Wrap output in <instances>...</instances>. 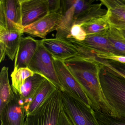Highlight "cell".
Instances as JSON below:
<instances>
[{"instance_id": "cell-1", "label": "cell", "mask_w": 125, "mask_h": 125, "mask_svg": "<svg viewBox=\"0 0 125 125\" xmlns=\"http://www.w3.org/2000/svg\"><path fill=\"white\" fill-rule=\"evenodd\" d=\"M63 61L90 99L93 110L117 117L102 90L99 76L101 64L95 60L76 56Z\"/></svg>"}, {"instance_id": "cell-2", "label": "cell", "mask_w": 125, "mask_h": 125, "mask_svg": "<svg viewBox=\"0 0 125 125\" xmlns=\"http://www.w3.org/2000/svg\"><path fill=\"white\" fill-rule=\"evenodd\" d=\"M93 0H61L60 13L61 17L56 30V38L65 39L69 35L70 30L74 24H83L106 17L107 9L103 4L94 3Z\"/></svg>"}, {"instance_id": "cell-3", "label": "cell", "mask_w": 125, "mask_h": 125, "mask_svg": "<svg viewBox=\"0 0 125 125\" xmlns=\"http://www.w3.org/2000/svg\"><path fill=\"white\" fill-rule=\"evenodd\" d=\"M99 76L107 102L116 113L117 117L125 119V77L102 64Z\"/></svg>"}, {"instance_id": "cell-4", "label": "cell", "mask_w": 125, "mask_h": 125, "mask_svg": "<svg viewBox=\"0 0 125 125\" xmlns=\"http://www.w3.org/2000/svg\"><path fill=\"white\" fill-rule=\"evenodd\" d=\"M63 108L61 91L58 88L37 109L26 116L24 125H58Z\"/></svg>"}, {"instance_id": "cell-5", "label": "cell", "mask_w": 125, "mask_h": 125, "mask_svg": "<svg viewBox=\"0 0 125 125\" xmlns=\"http://www.w3.org/2000/svg\"><path fill=\"white\" fill-rule=\"evenodd\" d=\"M61 94L63 108L75 125H99L91 107L66 91Z\"/></svg>"}, {"instance_id": "cell-6", "label": "cell", "mask_w": 125, "mask_h": 125, "mask_svg": "<svg viewBox=\"0 0 125 125\" xmlns=\"http://www.w3.org/2000/svg\"><path fill=\"white\" fill-rule=\"evenodd\" d=\"M28 68L34 73L43 75L61 91L63 90L56 73L53 57L43 46L41 41Z\"/></svg>"}, {"instance_id": "cell-7", "label": "cell", "mask_w": 125, "mask_h": 125, "mask_svg": "<svg viewBox=\"0 0 125 125\" xmlns=\"http://www.w3.org/2000/svg\"><path fill=\"white\" fill-rule=\"evenodd\" d=\"M56 73L63 90L92 108V104L79 83L63 61L53 58Z\"/></svg>"}, {"instance_id": "cell-8", "label": "cell", "mask_w": 125, "mask_h": 125, "mask_svg": "<svg viewBox=\"0 0 125 125\" xmlns=\"http://www.w3.org/2000/svg\"><path fill=\"white\" fill-rule=\"evenodd\" d=\"M0 27L24 33L20 0H0Z\"/></svg>"}, {"instance_id": "cell-9", "label": "cell", "mask_w": 125, "mask_h": 125, "mask_svg": "<svg viewBox=\"0 0 125 125\" xmlns=\"http://www.w3.org/2000/svg\"><path fill=\"white\" fill-rule=\"evenodd\" d=\"M23 28L49 14L48 0H20Z\"/></svg>"}, {"instance_id": "cell-10", "label": "cell", "mask_w": 125, "mask_h": 125, "mask_svg": "<svg viewBox=\"0 0 125 125\" xmlns=\"http://www.w3.org/2000/svg\"><path fill=\"white\" fill-rule=\"evenodd\" d=\"M61 17L59 13L49 14L37 21L24 27L23 32L33 37L46 39L48 33L57 30Z\"/></svg>"}, {"instance_id": "cell-11", "label": "cell", "mask_w": 125, "mask_h": 125, "mask_svg": "<svg viewBox=\"0 0 125 125\" xmlns=\"http://www.w3.org/2000/svg\"><path fill=\"white\" fill-rule=\"evenodd\" d=\"M23 33L20 31H8L0 27V62L4 61L6 55L11 60L15 59Z\"/></svg>"}, {"instance_id": "cell-12", "label": "cell", "mask_w": 125, "mask_h": 125, "mask_svg": "<svg viewBox=\"0 0 125 125\" xmlns=\"http://www.w3.org/2000/svg\"><path fill=\"white\" fill-rule=\"evenodd\" d=\"M44 48L54 59L64 61L77 55L73 46L69 42L60 39H46L41 40Z\"/></svg>"}, {"instance_id": "cell-13", "label": "cell", "mask_w": 125, "mask_h": 125, "mask_svg": "<svg viewBox=\"0 0 125 125\" xmlns=\"http://www.w3.org/2000/svg\"><path fill=\"white\" fill-rule=\"evenodd\" d=\"M26 113L18 95L0 112L1 125H24Z\"/></svg>"}, {"instance_id": "cell-14", "label": "cell", "mask_w": 125, "mask_h": 125, "mask_svg": "<svg viewBox=\"0 0 125 125\" xmlns=\"http://www.w3.org/2000/svg\"><path fill=\"white\" fill-rule=\"evenodd\" d=\"M39 42L31 36L21 38L14 59V70L28 67L37 50Z\"/></svg>"}, {"instance_id": "cell-15", "label": "cell", "mask_w": 125, "mask_h": 125, "mask_svg": "<svg viewBox=\"0 0 125 125\" xmlns=\"http://www.w3.org/2000/svg\"><path fill=\"white\" fill-rule=\"evenodd\" d=\"M107 9L106 18L110 26L125 29V0H101Z\"/></svg>"}, {"instance_id": "cell-16", "label": "cell", "mask_w": 125, "mask_h": 125, "mask_svg": "<svg viewBox=\"0 0 125 125\" xmlns=\"http://www.w3.org/2000/svg\"><path fill=\"white\" fill-rule=\"evenodd\" d=\"M107 31L87 35L84 41L81 42L89 48L96 51L99 54H111L124 56L115 49L110 43L107 38Z\"/></svg>"}, {"instance_id": "cell-17", "label": "cell", "mask_w": 125, "mask_h": 125, "mask_svg": "<svg viewBox=\"0 0 125 125\" xmlns=\"http://www.w3.org/2000/svg\"><path fill=\"white\" fill-rule=\"evenodd\" d=\"M57 89V88L54 84L46 79L37 90L30 102L24 107L26 116L32 114Z\"/></svg>"}, {"instance_id": "cell-18", "label": "cell", "mask_w": 125, "mask_h": 125, "mask_svg": "<svg viewBox=\"0 0 125 125\" xmlns=\"http://www.w3.org/2000/svg\"><path fill=\"white\" fill-rule=\"evenodd\" d=\"M46 79L43 75L35 73L26 79L18 95L23 103L24 107L30 102L33 96Z\"/></svg>"}, {"instance_id": "cell-19", "label": "cell", "mask_w": 125, "mask_h": 125, "mask_svg": "<svg viewBox=\"0 0 125 125\" xmlns=\"http://www.w3.org/2000/svg\"><path fill=\"white\" fill-rule=\"evenodd\" d=\"M8 70V67L4 66L0 73V112L15 97L10 85Z\"/></svg>"}, {"instance_id": "cell-20", "label": "cell", "mask_w": 125, "mask_h": 125, "mask_svg": "<svg viewBox=\"0 0 125 125\" xmlns=\"http://www.w3.org/2000/svg\"><path fill=\"white\" fill-rule=\"evenodd\" d=\"M34 74V72L28 67L13 70L11 74V77L12 81V90L15 95H19L20 94L21 88L25 80Z\"/></svg>"}, {"instance_id": "cell-21", "label": "cell", "mask_w": 125, "mask_h": 125, "mask_svg": "<svg viewBox=\"0 0 125 125\" xmlns=\"http://www.w3.org/2000/svg\"><path fill=\"white\" fill-rule=\"evenodd\" d=\"M82 27L87 35H88L106 32L109 30L110 26L105 17L83 24Z\"/></svg>"}, {"instance_id": "cell-22", "label": "cell", "mask_w": 125, "mask_h": 125, "mask_svg": "<svg viewBox=\"0 0 125 125\" xmlns=\"http://www.w3.org/2000/svg\"><path fill=\"white\" fill-rule=\"evenodd\" d=\"M107 36L115 49L125 56V39L118 30L110 26L107 32Z\"/></svg>"}, {"instance_id": "cell-23", "label": "cell", "mask_w": 125, "mask_h": 125, "mask_svg": "<svg viewBox=\"0 0 125 125\" xmlns=\"http://www.w3.org/2000/svg\"><path fill=\"white\" fill-rule=\"evenodd\" d=\"M94 115L99 125H125V119L113 117L100 111H95Z\"/></svg>"}, {"instance_id": "cell-24", "label": "cell", "mask_w": 125, "mask_h": 125, "mask_svg": "<svg viewBox=\"0 0 125 125\" xmlns=\"http://www.w3.org/2000/svg\"><path fill=\"white\" fill-rule=\"evenodd\" d=\"M98 62L107 66L125 77V63L102 58L99 60Z\"/></svg>"}, {"instance_id": "cell-25", "label": "cell", "mask_w": 125, "mask_h": 125, "mask_svg": "<svg viewBox=\"0 0 125 125\" xmlns=\"http://www.w3.org/2000/svg\"><path fill=\"white\" fill-rule=\"evenodd\" d=\"M87 36L86 33L82 28V24H77L72 26L69 36L66 38H72L78 41L83 42L84 41Z\"/></svg>"}, {"instance_id": "cell-26", "label": "cell", "mask_w": 125, "mask_h": 125, "mask_svg": "<svg viewBox=\"0 0 125 125\" xmlns=\"http://www.w3.org/2000/svg\"><path fill=\"white\" fill-rule=\"evenodd\" d=\"M96 56L99 58L112 60L121 63H125V56H118L108 54H96Z\"/></svg>"}, {"instance_id": "cell-27", "label": "cell", "mask_w": 125, "mask_h": 125, "mask_svg": "<svg viewBox=\"0 0 125 125\" xmlns=\"http://www.w3.org/2000/svg\"><path fill=\"white\" fill-rule=\"evenodd\" d=\"M49 14L59 13L61 6V0H48Z\"/></svg>"}, {"instance_id": "cell-28", "label": "cell", "mask_w": 125, "mask_h": 125, "mask_svg": "<svg viewBox=\"0 0 125 125\" xmlns=\"http://www.w3.org/2000/svg\"><path fill=\"white\" fill-rule=\"evenodd\" d=\"M121 35L125 39V29H117Z\"/></svg>"}, {"instance_id": "cell-29", "label": "cell", "mask_w": 125, "mask_h": 125, "mask_svg": "<svg viewBox=\"0 0 125 125\" xmlns=\"http://www.w3.org/2000/svg\"></svg>"}]
</instances>
